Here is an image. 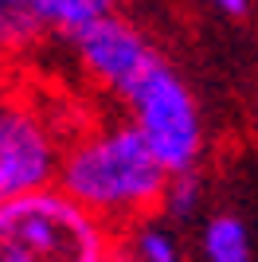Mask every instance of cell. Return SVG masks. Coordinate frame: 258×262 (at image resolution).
Returning a JSON list of instances; mask_svg holds the SVG:
<instances>
[{
  "label": "cell",
  "mask_w": 258,
  "mask_h": 262,
  "mask_svg": "<svg viewBox=\"0 0 258 262\" xmlns=\"http://www.w3.org/2000/svg\"><path fill=\"white\" fill-rule=\"evenodd\" d=\"M219 12H227V16H243L247 12V0H211Z\"/></svg>",
  "instance_id": "obj_11"
},
{
  "label": "cell",
  "mask_w": 258,
  "mask_h": 262,
  "mask_svg": "<svg viewBox=\"0 0 258 262\" xmlns=\"http://www.w3.org/2000/svg\"><path fill=\"white\" fill-rule=\"evenodd\" d=\"M125 106L133 125L145 133V141L153 145V153L161 157L168 172H184V168L200 164L204 118H200V106H196L188 82L176 75V67H168L157 55V63L125 94Z\"/></svg>",
  "instance_id": "obj_3"
},
{
  "label": "cell",
  "mask_w": 258,
  "mask_h": 262,
  "mask_svg": "<svg viewBox=\"0 0 258 262\" xmlns=\"http://www.w3.org/2000/svg\"><path fill=\"white\" fill-rule=\"evenodd\" d=\"M168 176L133 118H110L67 137L55 184L121 231L133 219L161 211Z\"/></svg>",
  "instance_id": "obj_1"
},
{
  "label": "cell",
  "mask_w": 258,
  "mask_h": 262,
  "mask_svg": "<svg viewBox=\"0 0 258 262\" xmlns=\"http://www.w3.org/2000/svg\"><path fill=\"white\" fill-rule=\"evenodd\" d=\"M67 133L59 129L51 110L35 98H20L12 90L0 110V204L59 180Z\"/></svg>",
  "instance_id": "obj_4"
},
{
  "label": "cell",
  "mask_w": 258,
  "mask_h": 262,
  "mask_svg": "<svg viewBox=\"0 0 258 262\" xmlns=\"http://www.w3.org/2000/svg\"><path fill=\"white\" fill-rule=\"evenodd\" d=\"M39 8H43V16H47V28H51L55 35L71 39V35H78L82 28L114 16V12H118V0H39Z\"/></svg>",
  "instance_id": "obj_9"
},
{
  "label": "cell",
  "mask_w": 258,
  "mask_h": 262,
  "mask_svg": "<svg viewBox=\"0 0 258 262\" xmlns=\"http://www.w3.org/2000/svg\"><path fill=\"white\" fill-rule=\"evenodd\" d=\"M204 208V180H200V168H184V172H172L168 176V188H164V200H161V211L176 223L184 219H196Z\"/></svg>",
  "instance_id": "obj_10"
},
{
  "label": "cell",
  "mask_w": 258,
  "mask_h": 262,
  "mask_svg": "<svg viewBox=\"0 0 258 262\" xmlns=\"http://www.w3.org/2000/svg\"><path fill=\"white\" fill-rule=\"evenodd\" d=\"M110 262H129V258H125V254H121V251H118V254H114V258H110Z\"/></svg>",
  "instance_id": "obj_13"
},
{
  "label": "cell",
  "mask_w": 258,
  "mask_h": 262,
  "mask_svg": "<svg viewBox=\"0 0 258 262\" xmlns=\"http://www.w3.org/2000/svg\"><path fill=\"white\" fill-rule=\"evenodd\" d=\"M12 90H16V86H12V78H8V67H0V110L8 106Z\"/></svg>",
  "instance_id": "obj_12"
},
{
  "label": "cell",
  "mask_w": 258,
  "mask_h": 262,
  "mask_svg": "<svg viewBox=\"0 0 258 262\" xmlns=\"http://www.w3.org/2000/svg\"><path fill=\"white\" fill-rule=\"evenodd\" d=\"M71 47H75V59L82 67V75L94 86H102L106 94H118L121 102L141 82V75L157 63L153 43L129 20H121L118 12L90 24V28H82L78 35H71Z\"/></svg>",
  "instance_id": "obj_5"
},
{
  "label": "cell",
  "mask_w": 258,
  "mask_h": 262,
  "mask_svg": "<svg viewBox=\"0 0 258 262\" xmlns=\"http://www.w3.org/2000/svg\"><path fill=\"white\" fill-rule=\"evenodd\" d=\"M51 35L39 0H0V67L24 59Z\"/></svg>",
  "instance_id": "obj_7"
},
{
  "label": "cell",
  "mask_w": 258,
  "mask_h": 262,
  "mask_svg": "<svg viewBox=\"0 0 258 262\" xmlns=\"http://www.w3.org/2000/svg\"><path fill=\"white\" fill-rule=\"evenodd\" d=\"M118 251L129 262H188L172 219L157 215V211L133 219V223H125L118 231Z\"/></svg>",
  "instance_id": "obj_6"
},
{
  "label": "cell",
  "mask_w": 258,
  "mask_h": 262,
  "mask_svg": "<svg viewBox=\"0 0 258 262\" xmlns=\"http://www.w3.org/2000/svg\"><path fill=\"white\" fill-rule=\"evenodd\" d=\"M204 262H250V235L239 215H211L200 235Z\"/></svg>",
  "instance_id": "obj_8"
},
{
  "label": "cell",
  "mask_w": 258,
  "mask_h": 262,
  "mask_svg": "<svg viewBox=\"0 0 258 262\" xmlns=\"http://www.w3.org/2000/svg\"><path fill=\"white\" fill-rule=\"evenodd\" d=\"M118 227L47 184L0 204V262H110Z\"/></svg>",
  "instance_id": "obj_2"
}]
</instances>
